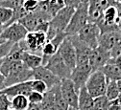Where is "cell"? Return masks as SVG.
I'll list each match as a JSON object with an SVG mask.
<instances>
[{
	"label": "cell",
	"instance_id": "1",
	"mask_svg": "<svg viewBox=\"0 0 121 110\" xmlns=\"http://www.w3.org/2000/svg\"><path fill=\"white\" fill-rule=\"evenodd\" d=\"M88 23V3H83L75 9V12L65 31L67 37L76 35L79 31Z\"/></svg>",
	"mask_w": 121,
	"mask_h": 110
},
{
	"label": "cell",
	"instance_id": "2",
	"mask_svg": "<svg viewBox=\"0 0 121 110\" xmlns=\"http://www.w3.org/2000/svg\"><path fill=\"white\" fill-rule=\"evenodd\" d=\"M107 84L108 80L103 74V72L101 70H96L91 72V74L89 75L85 87L87 90L89 95L93 99H95L97 97L105 95Z\"/></svg>",
	"mask_w": 121,
	"mask_h": 110
},
{
	"label": "cell",
	"instance_id": "3",
	"mask_svg": "<svg viewBox=\"0 0 121 110\" xmlns=\"http://www.w3.org/2000/svg\"><path fill=\"white\" fill-rule=\"evenodd\" d=\"M40 104L43 110H67L69 107L62 96L60 83L44 94L43 101Z\"/></svg>",
	"mask_w": 121,
	"mask_h": 110
},
{
	"label": "cell",
	"instance_id": "4",
	"mask_svg": "<svg viewBox=\"0 0 121 110\" xmlns=\"http://www.w3.org/2000/svg\"><path fill=\"white\" fill-rule=\"evenodd\" d=\"M49 21L50 19H48L46 16L40 14L38 12H34L27 13L17 22L22 24L28 32L46 33L49 27Z\"/></svg>",
	"mask_w": 121,
	"mask_h": 110
},
{
	"label": "cell",
	"instance_id": "5",
	"mask_svg": "<svg viewBox=\"0 0 121 110\" xmlns=\"http://www.w3.org/2000/svg\"><path fill=\"white\" fill-rule=\"evenodd\" d=\"M47 42L46 34L42 32H28L23 40L18 42L21 49L25 52L39 55L42 47Z\"/></svg>",
	"mask_w": 121,
	"mask_h": 110
},
{
	"label": "cell",
	"instance_id": "6",
	"mask_svg": "<svg viewBox=\"0 0 121 110\" xmlns=\"http://www.w3.org/2000/svg\"><path fill=\"white\" fill-rule=\"evenodd\" d=\"M100 35L101 32L98 25L92 22H88L76 34L78 39L92 50L99 45Z\"/></svg>",
	"mask_w": 121,
	"mask_h": 110
},
{
	"label": "cell",
	"instance_id": "7",
	"mask_svg": "<svg viewBox=\"0 0 121 110\" xmlns=\"http://www.w3.org/2000/svg\"><path fill=\"white\" fill-rule=\"evenodd\" d=\"M74 12H75L74 8L65 6L60 11H58V12L51 18V20L49 21V27L57 31L58 33L65 32Z\"/></svg>",
	"mask_w": 121,
	"mask_h": 110
},
{
	"label": "cell",
	"instance_id": "8",
	"mask_svg": "<svg viewBox=\"0 0 121 110\" xmlns=\"http://www.w3.org/2000/svg\"><path fill=\"white\" fill-rule=\"evenodd\" d=\"M27 34L28 31L22 24L19 22H13L4 28L3 32L0 35V38L13 43H18L25 38Z\"/></svg>",
	"mask_w": 121,
	"mask_h": 110
},
{
	"label": "cell",
	"instance_id": "9",
	"mask_svg": "<svg viewBox=\"0 0 121 110\" xmlns=\"http://www.w3.org/2000/svg\"><path fill=\"white\" fill-rule=\"evenodd\" d=\"M60 89L65 102L69 107L78 108V96L79 91L75 88V85L70 78L60 80Z\"/></svg>",
	"mask_w": 121,
	"mask_h": 110
},
{
	"label": "cell",
	"instance_id": "10",
	"mask_svg": "<svg viewBox=\"0 0 121 110\" xmlns=\"http://www.w3.org/2000/svg\"><path fill=\"white\" fill-rule=\"evenodd\" d=\"M44 66L49 71H51L55 76H57L60 80L69 78V77L71 75V70L65 63V61L60 57V56L59 55L58 52L53 57H50V59L47 61V63Z\"/></svg>",
	"mask_w": 121,
	"mask_h": 110
},
{
	"label": "cell",
	"instance_id": "11",
	"mask_svg": "<svg viewBox=\"0 0 121 110\" xmlns=\"http://www.w3.org/2000/svg\"><path fill=\"white\" fill-rule=\"evenodd\" d=\"M58 53L71 71L76 67V51L68 37L65 38L63 43L59 47Z\"/></svg>",
	"mask_w": 121,
	"mask_h": 110
},
{
	"label": "cell",
	"instance_id": "12",
	"mask_svg": "<svg viewBox=\"0 0 121 110\" xmlns=\"http://www.w3.org/2000/svg\"><path fill=\"white\" fill-rule=\"evenodd\" d=\"M92 69L89 64H84V65H76L72 71L69 78L73 81L75 88L78 91L86 85V82L89 75L91 74Z\"/></svg>",
	"mask_w": 121,
	"mask_h": 110
},
{
	"label": "cell",
	"instance_id": "13",
	"mask_svg": "<svg viewBox=\"0 0 121 110\" xmlns=\"http://www.w3.org/2000/svg\"><path fill=\"white\" fill-rule=\"evenodd\" d=\"M111 58L112 57L110 51L105 50L100 46L93 49L89 57V65L92 69V72L96 70H100L103 66H105L108 63Z\"/></svg>",
	"mask_w": 121,
	"mask_h": 110
},
{
	"label": "cell",
	"instance_id": "14",
	"mask_svg": "<svg viewBox=\"0 0 121 110\" xmlns=\"http://www.w3.org/2000/svg\"><path fill=\"white\" fill-rule=\"evenodd\" d=\"M33 78L43 81L47 85L48 90L60 82V78L43 65H40L39 67L33 70Z\"/></svg>",
	"mask_w": 121,
	"mask_h": 110
},
{
	"label": "cell",
	"instance_id": "15",
	"mask_svg": "<svg viewBox=\"0 0 121 110\" xmlns=\"http://www.w3.org/2000/svg\"><path fill=\"white\" fill-rule=\"evenodd\" d=\"M2 93H4L5 95H7L8 97L13 98L18 95H23L28 97V95L32 92V88H31V81H24V82H20V83H17L11 86H8L6 88H4L2 91Z\"/></svg>",
	"mask_w": 121,
	"mask_h": 110
},
{
	"label": "cell",
	"instance_id": "16",
	"mask_svg": "<svg viewBox=\"0 0 121 110\" xmlns=\"http://www.w3.org/2000/svg\"><path fill=\"white\" fill-rule=\"evenodd\" d=\"M121 38V32L119 31H112L100 35L99 37V45L107 51H112L113 47L118 43Z\"/></svg>",
	"mask_w": 121,
	"mask_h": 110
},
{
	"label": "cell",
	"instance_id": "17",
	"mask_svg": "<svg viewBox=\"0 0 121 110\" xmlns=\"http://www.w3.org/2000/svg\"><path fill=\"white\" fill-rule=\"evenodd\" d=\"M100 70L103 72L105 77H107L108 81H117L121 80V69L114 63L112 58H111L108 63L105 66H103Z\"/></svg>",
	"mask_w": 121,
	"mask_h": 110
},
{
	"label": "cell",
	"instance_id": "18",
	"mask_svg": "<svg viewBox=\"0 0 121 110\" xmlns=\"http://www.w3.org/2000/svg\"><path fill=\"white\" fill-rule=\"evenodd\" d=\"M78 109L79 110H94V99L88 94L85 86L79 90Z\"/></svg>",
	"mask_w": 121,
	"mask_h": 110
},
{
	"label": "cell",
	"instance_id": "19",
	"mask_svg": "<svg viewBox=\"0 0 121 110\" xmlns=\"http://www.w3.org/2000/svg\"><path fill=\"white\" fill-rule=\"evenodd\" d=\"M21 61L30 70H35L36 68L42 65V57L40 55L33 54L30 52H25V51L22 53Z\"/></svg>",
	"mask_w": 121,
	"mask_h": 110
},
{
	"label": "cell",
	"instance_id": "20",
	"mask_svg": "<svg viewBox=\"0 0 121 110\" xmlns=\"http://www.w3.org/2000/svg\"><path fill=\"white\" fill-rule=\"evenodd\" d=\"M30 106L28 98L23 95L13 97L11 101V109L13 110H27Z\"/></svg>",
	"mask_w": 121,
	"mask_h": 110
},
{
	"label": "cell",
	"instance_id": "21",
	"mask_svg": "<svg viewBox=\"0 0 121 110\" xmlns=\"http://www.w3.org/2000/svg\"><path fill=\"white\" fill-rule=\"evenodd\" d=\"M119 89L117 86V82L114 81H108L107 84V88H106V92H105V96L107 97V99L109 101H113L116 100L118 95H119Z\"/></svg>",
	"mask_w": 121,
	"mask_h": 110
},
{
	"label": "cell",
	"instance_id": "22",
	"mask_svg": "<svg viewBox=\"0 0 121 110\" xmlns=\"http://www.w3.org/2000/svg\"><path fill=\"white\" fill-rule=\"evenodd\" d=\"M13 14V10L6 7H0V24L4 27L11 21Z\"/></svg>",
	"mask_w": 121,
	"mask_h": 110
},
{
	"label": "cell",
	"instance_id": "23",
	"mask_svg": "<svg viewBox=\"0 0 121 110\" xmlns=\"http://www.w3.org/2000/svg\"><path fill=\"white\" fill-rule=\"evenodd\" d=\"M31 88H32V91H35L40 94H45L48 91V87L46 84L43 81L39 80H35V78L31 80Z\"/></svg>",
	"mask_w": 121,
	"mask_h": 110
},
{
	"label": "cell",
	"instance_id": "24",
	"mask_svg": "<svg viewBox=\"0 0 121 110\" xmlns=\"http://www.w3.org/2000/svg\"><path fill=\"white\" fill-rule=\"evenodd\" d=\"M110 101L105 95L94 99V110H109Z\"/></svg>",
	"mask_w": 121,
	"mask_h": 110
},
{
	"label": "cell",
	"instance_id": "25",
	"mask_svg": "<svg viewBox=\"0 0 121 110\" xmlns=\"http://www.w3.org/2000/svg\"><path fill=\"white\" fill-rule=\"evenodd\" d=\"M39 0H23L22 8L27 13L34 12L39 6Z\"/></svg>",
	"mask_w": 121,
	"mask_h": 110
},
{
	"label": "cell",
	"instance_id": "26",
	"mask_svg": "<svg viewBox=\"0 0 121 110\" xmlns=\"http://www.w3.org/2000/svg\"><path fill=\"white\" fill-rule=\"evenodd\" d=\"M13 44L14 43H13L11 41H6V40L3 43L0 44V60L5 58L9 55V53L12 50Z\"/></svg>",
	"mask_w": 121,
	"mask_h": 110
},
{
	"label": "cell",
	"instance_id": "27",
	"mask_svg": "<svg viewBox=\"0 0 121 110\" xmlns=\"http://www.w3.org/2000/svg\"><path fill=\"white\" fill-rule=\"evenodd\" d=\"M43 95L44 94H40L35 91H32L28 95V101L30 104H40L43 101Z\"/></svg>",
	"mask_w": 121,
	"mask_h": 110
},
{
	"label": "cell",
	"instance_id": "28",
	"mask_svg": "<svg viewBox=\"0 0 121 110\" xmlns=\"http://www.w3.org/2000/svg\"><path fill=\"white\" fill-rule=\"evenodd\" d=\"M11 107V101L7 95L0 91V110H8Z\"/></svg>",
	"mask_w": 121,
	"mask_h": 110
},
{
	"label": "cell",
	"instance_id": "29",
	"mask_svg": "<svg viewBox=\"0 0 121 110\" xmlns=\"http://www.w3.org/2000/svg\"><path fill=\"white\" fill-rule=\"evenodd\" d=\"M111 57L114 59L121 57V38L118 41V43L113 47V49L111 51Z\"/></svg>",
	"mask_w": 121,
	"mask_h": 110
},
{
	"label": "cell",
	"instance_id": "30",
	"mask_svg": "<svg viewBox=\"0 0 121 110\" xmlns=\"http://www.w3.org/2000/svg\"><path fill=\"white\" fill-rule=\"evenodd\" d=\"M64 1H65V6L74 9H76L81 4V0H64Z\"/></svg>",
	"mask_w": 121,
	"mask_h": 110
},
{
	"label": "cell",
	"instance_id": "31",
	"mask_svg": "<svg viewBox=\"0 0 121 110\" xmlns=\"http://www.w3.org/2000/svg\"><path fill=\"white\" fill-rule=\"evenodd\" d=\"M109 110H121L120 103L118 102L117 100L110 101V103H109Z\"/></svg>",
	"mask_w": 121,
	"mask_h": 110
},
{
	"label": "cell",
	"instance_id": "32",
	"mask_svg": "<svg viewBox=\"0 0 121 110\" xmlns=\"http://www.w3.org/2000/svg\"><path fill=\"white\" fill-rule=\"evenodd\" d=\"M4 88H6L5 85V77L0 73V91H2Z\"/></svg>",
	"mask_w": 121,
	"mask_h": 110
},
{
	"label": "cell",
	"instance_id": "33",
	"mask_svg": "<svg viewBox=\"0 0 121 110\" xmlns=\"http://www.w3.org/2000/svg\"><path fill=\"white\" fill-rule=\"evenodd\" d=\"M112 60L114 61V63L121 69V57H119V58H116V59H114V58H112Z\"/></svg>",
	"mask_w": 121,
	"mask_h": 110
},
{
	"label": "cell",
	"instance_id": "34",
	"mask_svg": "<svg viewBox=\"0 0 121 110\" xmlns=\"http://www.w3.org/2000/svg\"><path fill=\"white\" fill-rule=\"evenodd\" d=\"M115 7H116L117 10L121 12V2H116V3H115Z\"/></svg>",
	"mask_w": 121,
	"mask_h": 110
},
{
	"label": "cell",
	"instance_id": "35",
	"mask_svg": "<svg viewBox=\"0 0 121 110\" xmlns=\"http://www.w3.org/2000/svg\"><path fill=\"white\" fill-rule=\"evenodd\" d=\"M117 86H118V89H119V92L121 93V80L120 81H117Z\"/></svg>",
	"mask_w": 121,
	"mask_h": 110
},
{
	"label": "cell",
	"instance_id": "36",
	"mask_svg": "<svg viewBox=\"0 0 121 110\" xmlns=\"http://www.w3.org/2000/svg\"><path fill=\"white\" fill-rule=\"evenodd\" d=\"M117 101H118V102L121 104V93H119V95H118V97H117V99H116Z\"/></svg>",
	"mask_w": 121,
	"mask_h": 110
},
{
	"label": "cell",
	"instance_id": "37",
	"mask_svg": "<svg viewBox=\"0 0 121 110\" xmlns=\"http://www.w3.org/2000/svg\"><path fill=\"white\" fill-rule=\"evenodd\" d=\"M3 30H4V26L2 24H0V35H1V33L3 32Z\"/></svg>",
	"mask_w": 121,
	"mask_h": 110
},
{
	"label": "cell",
	"instance_id": "38",
	"mask_svg": "<svg viewBox=\"0 0 121 110\" xmlns=\"http://www.w3.org/2000/svg\"><path fill=\"white\" fill-rule=\"evenodd\" d=\"M67 110H79L78 108H73V107H68Z\"/></svg>",
	"mask_w": 121,
	"mask_h": 110
},
{
	"label": "cell",
	"instance_id": "39",
	"mask_svg": "<svg viewBox=\"0 0 121 110\" xmlns=\"http://www.w3.org/2000/svg\"><path fill=\"white\" fill-rule=\"evenodd\" d=\"M81 2H83V3H88V0H81Z\"/></svg>",
	"mask_w": 121,
	"mask_h": 110
},
{
	"label": "cell",
	"instance_id": "40",
	"mask_svg": "<svg viewBox=\"0 0 121 110\" xmlns=\"http://www.w3.org/2000/svg\"><path fill=\"white\" fill-rule=\"evenodd\" d=\"M5 40H3V39H1V38H0V44H1V43H3Z\"/></svg>",
	"mask_w": 121,
	"mask_h": 110
},
{
	"label": "cell",
	"instance_id": "41",
	"mask_svg": "<svg viewBox=\"0 0 121 110\" xmlns=\"http://www.w3.org/2000/svg\"><path fill=\"white\" fill-rule=\"evenodd\" d=\"M3 1H6V0H0V3H1V2H3Z\"/></svg>",
	"mask_w": 121,
	"mask_h": 110
},
{
	"label": "cell",
	"instance_id": "42",
	"mask_svg": "<svg viewBox=\"0 0 121 110\" xmlns=\"http://www.w3.org/2000/svg\"><path fill=\"white\" fill-rule=\"evenodd\" d=\"M1 63H2V59H1V60H0V66H1Z\"/></svg>",
	"mask_w": 121,
	"mask_h": 110
},
{
	"label": "cell",
	"instance_id": "43",
	"mask_svg": "<svg viewBox=\"0 0 121 110\" xmlns=\"http://www.w3.org/2000/svg\"><path fill=\"white\" fill-rule=\"evenodd\" d=\"M8 110H13V109H8Z\"/></svg>",
	"mask_w": 121,
	"mask_h": 110
},
{
	"label": "cell",
	"instance_id": "44",
	"mask_svg": "<svg viewBox=\"0 0 121 110\" xmlns=\"http://www.w3.org/2000/svg\"><path fill=\"white\" fill-rule=\"evenodd\" d=\"M120 107H121V104H120Z\"/></svg>",
	"mask_w": 121,
	"mask_h": 110
}]
</instances>
